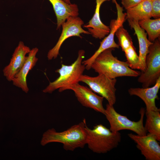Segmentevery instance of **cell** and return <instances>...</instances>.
Returning <instances> with one entry per match:
<instances>
[{
	"instance_id": "obj_1",
	"label": "cell",
	"mask_w": 160,
	"mask_h": 160,
	"mask_svg": "<svg viewBox=\"0 0 160 160\" xmlns=\"http://www.w3.org/2000/svg\"><path fill=\"white\" fill-rule=\"evenodd\" d=\"M86 119H84L82 121L62 132H57L53 128L49 129L43 133L41 144L44 146L50 143H60L67 151L83 148L86 144Z\"/></svg>"
},
{
	"instance_id": "obj_2",
	"label": "cell",
	"mask_w": 160,
	"mask_h": 160,
	"mask_svg": "<svg viewBox=\"0 0 160 160\" xmlns=\"http://www.w3.org/2000/svg\"><path fill=\"white\" fill-rule=\"evenodd\" d=\"M114 48L107 49L101 53L91 65V68L98 74L111 79L122 76L136 77L140 72L131 69L127 62L119 60L112 54Z\"/></svg>"
},
{
	"instance_id": "obj_3",
	"label": "cell",
	"mask_w": 160,
	"mask_h": 160,
	"mask_svg": "<svg viewBox=\"0 0 160 160\" xmlns=\"http://www.w3.org/2000/svg\"><path fill=\"white\" fill-rule=\"evenodd\" d=\"M85 54L84 50H80L77 58L71 65L62 64L61 67L55 71L59 74V76L53 82H50L43 90V92L51 93L58 89L59 92H62L67 90L69 87L79 83L80 78L86 69L82 63Z\"/></svg>"
},
{
	"instance_id": "obj_4",
	"label": "cell",
	"mask_w": 160,
	"mask_h": 160,
	"mask_svg": "<svg viewBox=\"0 0 160 160\" xmlns=\"http://www.w3.org/2000/svg\"><path fill=\"white\" fill-rule=\"evenodd\" d=\"M86 129V144L95 153H107L116 148L121 140L119 132H113L101 124L95 125L92 129L87 125Z\"/></svg>"
},
{
	"instance_id": "obj_5",
	"label": "cell",
	"mask_w": 160,
	"mask_h": 160,
	"mask_svg": "<svg viewBox=\"0 0 160 160\" xmlns=\"http://www.w3.org/2000/svg\"><path fill=\"white\" fill-rule=\"evenodd\" d=\"M104 115L110 125V129L113 132L127 129L131 130L140 135L147 134L143 125V118L145 110L141 108L140 111V117L137 121H131L126 116L122 115L116 111L113 105L108 103L106 105Z\"/></svg>"
},
{
	"instance_id": "obj_6",
	"label": "cell",
	"mask_w": 160,
	"mask_h": 160,
	"mask_svg": "<svg viewBox=\"0 0 160 160\" xmlns=\"http://www.w3.org/2000/svg\"><path fill=\"white\" fill-rule=\"evenodd\" d=\"M145 64V70L140 72L138 79L143 88L154 85L160 77V38L156 39L149 47Z\"/></svg>"
},
{
	"instance_id": "obj_7",
	"label": "cell",
	"mask_w": 160,
	"mask_h": 160,
	"mask_svg": "<svg viewBox=\"0 0 160 160\" xmlns=\"http://www.w3.org/2000/svg\"><path fill=\"white\" fill-rule=\"evenodd\" d=\"M116 79H111L103 74L95 77L82 75L79 79L80 82L85 83L93 92L105 98L109 104L113 105L116 101Z\"/></svg>"
},
{
	"instance_id": "obj_8",
	"label": "cell",
	"mask_w": 160,
	"mask_h": 160,
	"mask_svg": "<svg viewBox=\"0 0 160 160\" xmlns=\"http://www.w3.org/2000/svg\"><path fill=\"white\" fill-rule=\"evenodd\" d=\"M115 3L117 10V17L116 19L111 20L110 26V31L107 36L105 37L100 42L98 49L89 58L82 61V63L84 65L87 70L91 69L92 64L97 57L104 50L109 48H119V46L114 41V35L116 32L123 24L126 19V14L124 13L123 7L117 3L116 0H113Z\"/></svg>"
},
{
	"instance_id": "obj_9",
	"label": "cell",
	"mask_w": 160,
	"mask_h": 160,
	"mask_svg": "<svg viewBox=\"0 0 160 160\" xmlns=\"http://www.w3.org/2000/svg\"><path fill=\"white\" fill-rule=\"evenodd\" d=\"M84 24L83 20L78 16L68 17L61 25L62 31L57 42L48 53V59L50 60L57 57L62 44L68 38L73 36H77L81 38L82 37L80 35L81 33L91 34L88 31L82 28V26Z\"/></svg>"
},
{
	"instance_id": "obj_10",
	"label": "cell",
	"mask_w": 160,
	"mask_h": 160,
	"mask_svg": "<svg viewBox=\"0 0 160 160\" xmlns=\"http://www.w3.org/2000/svg\"><path fill=\"white\" fill-rule=\"evenodd\" d=\"M67 90H73L78 101L83 106L92 109L104 115V98L97 95L90 88L79 83L69 87Z\"/></svg>"
},
{
	"instance_id": "obj_11",
	"label": "cell",
	"mask_w": 160,
	"mask_h": 160,
	"mask_svg": "<svg viewBox=\"0 0 160 160\" xmlns=\"http://www.w3.org/2000/svg\"><path fill=\"white\" fill-rule=\"evenodd\" d=\"M128 135L146 160H160V145L154 136L149 133L144 135L132 133Z\"/></svg>"
},
{
	"instance_id": "obj_12",
	"label": "cell",
	"mask_w": 160,
	"mask_h": 160,
	"mask_svg": "<svg viewBox=\"0 0 160 160\" xmlns=\"http://www.w3.org/2000/svg\"><path fill=\"white\" fill-rule=\"evenodd\" d=\"M31 49L20 41L15 48L9 64L3 70L4 75L7 80L12 81L21 69L26 59V55Z\"/></svg>"
},
{
	"instance_id": "obj_13",
	"label": "cell",
	"mask_w": 160,
	"mask_h": 160,
	"mask_svg": "<svg viewBox=\"0 0 160 160\" xmlns=\"http://www.w3.org/2000/svg\"><path fill=\"white\" fill-rule=\"evenodd\" d=\"M160 88V77L151 87L130 88L128 92L130 95H135L141 99L146 107L145 112L152 111H160L156 106L155 100L158 98V93Z\"/></svg>"
},
{
	"instance_id": "obj_14",
	"label": "cell",
	"mask_w": 160,
	"mask_h": 160,
	"mask_svg": "<svg viewBox=\"0 0 160 160\" xmlns=\"http://www.w3.org/2000/svg\"><path fill=\"white\" fill-rule=\"evenodd\" d=\"M39 49L37 47L31 50L22 67L12 81L14 85L20 88L26 93L29 91L27 83V76L38 60L36 55Z\"/></svg>"
},
{
	"instance_id": "obj_15",
	"label": "cell",
	"mask_w": 160,
	"mask_h": 160,
	"mask_svg": "<svg viewBox=\"0 0 160 160\" xmlns=\"http://www.w3.org/2000/svg\"><path fill=\"white\" fill-rule=\"evenodd\" d=\"M96 6L95 13L88 23L83 27L88 29V31L94 38L101 39L108 34L110 28L101 21L100 11L101 6L104 2L110 0H95Z\"/></svg>"
},
{
	"instance_id": "obj_16",
	"label": "cell",
	"mask_w": 160,
	"mask_h": 160,
	"mask_svg": "<svg viewBox=\"0 0 160 160\" xmlns=\"http://www.w3.org/2000/svg\"><path fill=\"white\" fill-rule=\"evenodd\" d=\"M48 0L52 4L56 17L57 29L60 28L68 17L79 14L78 6L75 4H68L63 0Z\"/></svg>"
},
{
	"instance_id": "obj_17",
	"label": "cell",
	"mask_w": 160,
	"mask_h": 160,
	"mask_svg": "<svg viewBox=\"0 0 160 160\" xmlns=\"http://www.w3.org/2000/svg\"><path fill=\"white\" fill-rule=\"evenodd\" d=\"M129 25L133 28L135 33L137 35L139 45V55L142 68L141 72L145 70V59L150 46L153 42L150 41L147 38L145 30L139 25L138 21L130 19H127Z\"/></svg>"
},
{
	"instance_id": "obj_18",
	"label": "cell",
	"mask_w": 160,
	"mask_h": 160,
	"mask_svg": "<svg viewBox=\"0 0 160 160\" xmlns=\"http://www.w3.org/2000/svg\"><path fill=\"white\" fill-rule=\"evenodd\" d=\"M126 18L139 21L151 18V0H143L135 6L126 10Z\"/></svg>"
},
{
	"instance_id": "obj_19",
	"label": "cell",
	"mask_w": 160,
	"mask_h": 160,
	"mask_svg": "<svg viewBox=\"0 0 160 160\" xmlns=\"http://www.w3.org/2000/svg\"><path fill=\"white\" fill-rule=\"evenodd\" d=\"M160 111L145 112L146 119L144 126L147 132L154 136L158 141H160Z\"/></svg>"
},
{
	"instance_id": "obj_20",
	"label": "cell",
	"mask_w": 160,
	"mask_h": 160,
	"mask_svg": "<svg viewBox=\"0 0 160 160\" xmlns=\"http://www.w3.org/2000/svg\"><path fill=\"white\" fill-rule=\"evenodd\" d=\"M139 26L145 30L148 39L153 42L160 36V18L154 19H146L138 21Z\"/></svg>"
},
{
	"instance_id": "obj_21",
	"label": "cell",
	"mask_w": 160,
	"mask_h": 160,
	"mask_svg": "<svg viewBox=\"0 0 160 160\" xmlns=\"http://www.w3.org/2000/svg\"><path fill=\"white\" fill-rule=\"evenodd\" d=\"M129 67L132 69L142 70L140 60L133 45L129 46L124 51Z\"/></svg>"
},
{
	"instance_id": "obj_22",
	"label": "cell",
	"mask_w": 160,
	"mask_h": 160,
	"mask_svg": "<svg viewBox=\"0 0 160 160\" xmlns=\"http://www.w3.org/2000/svg\"><path fill=\"white\" fill-rule=\"evenodd\" d=\"M115 35L118 40V45L123 51L131 45H133L132 39L127 30L123 25L119 27L116 32Z\"/></svg>"
},
{
	"instance_id": "obj_23",
	"label": "cell",
	"mask_w": 160,
	"mask_h": 160,
	"mask_svg": "<svg viewBox=\"0 0 160 160\" xmlns=\"http://www.w3.org/2000/svg\"><path fill=\"white\" fill-rule=\"evenodd\" d=\"M151 17L154 19L160 18V0H151Z\"/></svg>"
},
{
	"instance_id": "obj_24",
	"label": "cell",
	"mask_w": 160,
	"mask_h": 160,
	"mask_svg": "<svg viewBox=\"0 0 160 160\" xmlns=\"http://www.w3.org/2000/svg\"><path fill=\"white\" fill-rule=\"evenodd\" d=\"M123 7L127 10L136 5L143 0H121Z\"/></svg>"
},
{
	"instance_id": "obj_25",
	"label": "cell",
	"mask_w": 160,
	"mask_h": 160,
	"mask_svg": "<svg viewBox=\"0 0 160 160\" xmlns=\"http://www.w3.org/2000/svg\"><path fill=\"white\" fill-rule=\"evenodd\" d=\"M67 4H70L71 3L70 2V0H63Z\"/></svg>"
}]
</instances>
